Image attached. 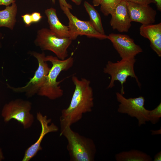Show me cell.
Here are the masks:
<instances>
[{
    "label": "cell",
    "instance_id": "obj_1",
    "mask_svg": "<svg viewBox=\"0 0 161 161\" xmlns=\"http://www.w3.org/2000/svg\"><path fill=\"white\" fill-rule=\"evenodd\" d=\"M72 80L75 90L69 106L61 111L60 125L71 126L80 120L83 114L92 112L94 106L90 80L84 78L80 80L74 75Z\"/></svg>",
    "mask_w": 161,
    "mask_h": 161
},
{
    "label": "cell",
    "instance_id": "obj_2",
    "mask_svg": "<svg viewBox=\"0 0 161 161\" xmlns=\"http://www.w3.org/2000/svg\"><path fill=\"white\" fill-rule=\"evenodd\" d=\"M61 125L60 136L66 139L71 161H93L96 152L93 140L73 131L70 126Z\"/></svg>",
    "mask_w": 161,
    "mask_h": 161
},
{
    "label": "cell",
    "instance_id": "obj_3",
    "mask_svg": "<svg viewBox=\"0 0 161 161\" xmlns=\"http://www.w3.org/2000/svg\"><path fill=\"white\" fill-rule=\"evenodd\" d=\"M46 61H49L52 66L47 75L45 83L39 90L40 96L46 97L51 100H54L61 97L64 91L59 84L62 80L57 81V78L61 72L68 70L73 65L74 59L71 56L67 58L62 60L52 55L46 56Z\"/></svg>",
    "mask_w": 161,
    "mask_h": 161
},
{
    "label": "cell",
    "instance_id": "obj_4",
    "mask_svg": "<svg viewBox=\"0 0 161 161\" xmlns=\"http://www.w3.org/2000/svg\"><path fill=\"white\" fill-rule=\"evenodd\" d=\"M72 41L69 38H59L49 29L43 28L37 31L34 43L42 50L51 51L58 58L63 60L68 56L67 49Z\"/></svg>",
    "mask_w": 161,
    "mask_h": 161
},
{
    "label": "cell",
    "instance_id": "obj_5",
    "mask_svg": "<svg viewBox=\"0 0 161 161\" xmlns=\"http://www.w3.org/2000/svg\"><path fill=\"white\" fill-rule=\"evenodd\" d=\"M136 61L134 58L121 59L117 62L108 61L103 69V72L111 76L110 81L107 88H113L114 86V82L118 81L121 85L120 93H125L123 84L126 83L128 77L135 79L139 87L141 86L138 79L135 74L134 65Z\"/></svg>",
    "mask_w": 161,
    "mask_h": 161
},
{
    "label": "cell",
    "instance_id": "obj_6",
    "mask_svg": "<svg viewBox=\"0 0 161 161\" xmlns=\"http://www.w3.org/2000/svg\"><path fill=\"white\" fill-rule=\"evenodd\" d=\"M31 107L32 103L29 101L17 99L4 105L1 115L5 122L14 119L21 124L24 129H27L34 122V116L30 112Z\"/></svg>",
    "mask_w": 161,
    "mask_h": 161
},
{
    "label": "cell",
    "instance_id": "obj_7",
    "mask_svg": "<svg viewBox=\"0 0 161 161\" xmlns=\"http://www.w3.org/2000/svg\"><path fill=\"white\" fill-rule=\"evenodd\" d=\"M30 54L35 58L38 63V67L34 75L24 86L18 87H12L7 84L8 87L16 93L25 92L28 97H31L38 93L40 88L45 82L46 78L50 69L45 60L44 52L41 53L35 51H30Z\"/></svg>",
    "mask_w": 161,
    "mask_h": 161
},
{
    "label": "cell",
    "instance_id": "obj_8",
    "mask_svg": "<svg viewBox=\"0 0 161 161\" xmlns=\"http://www.w3.org/2000/svg\"><path fill=\"white\" fill-rule=\"evenodd\" d=\"M116 96L119 103L117 110L118 112L126 114L131 117L136 118L139 127L149 122V110L145 107V99L143 97L127 98L119 92L116 93Z\"/></svg>",
    "mask_w": 161,
    "mask_h": 161
},
{
    "label": "cell",
    "instance_id": "obj_9",
    "mask_svg": "<svg viewBox=\"0 0 161 161\" xmlns=\"http://www.w3.org/2000/svg\"><path fill=\"white\" fill-rule=\"evenodd\" d=\"M60 7L68 19V26L70 31L74 34L77 36L84 35L89 38L100 40L107 39L108 35L97 32L89 21L80 20L71 13L69 9L64 6Z\"/></svg>",
    "mask_w": 161,
    "mask_h": 161
},
{
    "label": "cell",
    "instance_id": "obj_10",
    "mask_svg": "<svg viewBox=\"0 0 161 161\" xmlns=\"http://www.w3.org/2000/svg\"><path fill=\"white\" fill-rule=\"evenodd\" d=\"M107 39L111 41L122 59L134 58L143 51L134 40L126 35L111 33L108 35Z\"/></svg>",
    "mask_w": 161,
    "mask_h": 161
},
{
    "label": "cell",
    "instance_id": "obj_11",
    "mask_svg": "<svg viewBox=\"0 0 161 161\" xmlns=\"http://www.w3.org/2000/svg\"><path fill=\"white\" fill-rule=\"evenodd\" d=\"M36 118L41 125V132L37 140L25 151L22 161H29L35 156L38 151L42 150L41 143L45 135L49 133L57 132L58 130L54 123L49 125L51 119H48L46 115L43 116L40 112L37 113Z\"/></svg>",
    "mask_w": 161,
    "mask_h": 161
},
{
    "label": "cell",
    "instance_id": "obj_12",
    "mask_svg": "<svg viewBox=\"0 0 161 161\" xmlns=\"http://www.w3.org/2000/svg\"><path fill=\"white\" fill-rule=\"evenodd\" d=\"M126 2L131 22H139L142 25L152 24L155 22L157 12L149 5Z\"/></svg>",
    "mask_w": 161,
    "mask_h": 161
},
{
    "label": "cell",
    "instance_id": "obj_13",
    "mask_svg": "<svg viewBox=\"0 0 161 161\" xmlns=\"http://www.w3.org/2000/svg\"><path fill=\"white\" fill-rule=\"evenodd\" d=\"M110 24L112 29L120 32H127L131 24L127 2L122 0L111 14Z\"/></svg>",
    "mask_w": 161,
    "mask_h": 161
},
{
    "label": "cell",
    "instance_id": "obj_14",
    "mask_svg": "<svg viewBox=\"0 0 161 161\" xmlns=\"http://www.w3.org/2000/svg\"><path fill=\"white\" fill-rule=\"evenodd\" d=\"M47 18L49 30L55 35L61 38H69L72 40H75L77 35L72 33L68 26L63 24L57 16L55 9L51 7L44 11Z\"/></svg>",
    "mask_w": 161,
    "mask_h": 161
},
{
    "label": "cell",
    "instance_id": "obj_15",
    "mask_svg": "<svg viewBox=\"0 0 161 161\" xmlns=\"http://www.w3.org/2000/svg\"><path fill=\"white\" fill-rule=\"evenodd\" d=\"M140 33L149 40L150 46L159 57H161V23L142 25Z\"/></svg>",
    "mask_w": 161,
    "mask_h": 161
},
{
    "label": "cell",
    "instance_id": "obj_16",
    "mask_svg": "<svg viewBox=\"0 0 161 161\" xmlns=\"http://www.w3.org/2000/svg\"><path fill=\"white\" fill-rule=\"evenodd\" d=\"M17 12V6L16 2L10 6H6L4 9L0 10V28L5 27L13 30L16 22Z\"/></svg>",
    "mask_w": 161,
    "mask_h": 161
},
{
    "label": "cell",
    "instance_id": "obj_17",
    "mask_svg": "<svg viewBox=\"0 0 161 161\" xmlns=\"http://www.w3.org/2000/svg\"><path fill=\"white\" fill-rule=\"evenodd\" d=\"M117 161H151V156L141 151L133 149L119 153L115 155Z\"/></svg>",
    "mask_w": 161,
    "mask_h": 161
},
{
    "label": "cell",
    "instance_id": "obj_18",
    "mask_svg": "<svg viewBox=\"0 0 161 161\" xmlns=\"http://www.w3.org/2000/svg\"><path fill=\"white\" fill-rule=\"evenodd\" d=\"M84 6L89 15V21L99 33L102 34H105L101 17L98 11L93 6L86 1H84Z\"/></svg>",
    "mask_w": 161,
    "mask_h": 161
},
{
    "label": "cell",
    "instance_id": "obj_19",
    "mask_svg": "<svg viewBox=\"0 0 161 161\" xmlns=\"http://www.w3.org/2000/svg\"><path fill=\"white\" fill-rule=\"evenodd\" d=\"M122 0H101L100 4L101 12L106 16L111 14Z\"/></svg>",
    "mask_w": 161,
    "mask_h": 161
},
{
    "label": "cell",
    "instance_id": "obj_20",
    "mask_svg": "<svg viewBox=\"0 0 161 161\" xmlns=\"http://www.w3.org/2000/svg\"><path fill=\"white\" fill-rule=\"evenodd\" d=\"M148 120L152 124L157 123L161 117V103L155 109L152 110H149L148 113Z\"/></svg>",
    "mask_w": 161,
    "mask_h": 161
},
{
    "label": "cell",
    "instance_id": "obj_21",
    "mask_svg": "<svg viewBox=\"0 0 161 161\" xmlns=\"http://www.w3.org/2000/svg\"><path fill=\"white\" fill-rule=\"evenodd\" d=\"M24 22L27 26H30L32 23L31 14L26 13L21 16Z\"/></svg>",
    "mask_w": 161,
    "mask_h": 161
},
{
    "label": "cell",
    "instance_id": "obj_22",
    "mask_svg": "<svg viewBox=\"0 0 161 161\" xmlns=\"http://www.w3.org/2000/svg\"><path fill=\"white\" fill-rule=\"evenodd\" d=\"M126 2H129L141 4H148L153 3L156 4L154 0H123Z\"/></svg>",
    "mask_w": 161,
    "mask_h": 161
},
{
    "label": "cell",
    "instance_id": "obj_23",
    "mask_svg": "<svg viewBox=\"0 0 161 161\" xmlns=\"http://www.w3.org/2000/svg\"><path fill=\"white\" fill-rule=\"evenodd\" d=\"M31 15L32 23H38L42 18L41 13L38 12H33L31 14Z\"/></svg>",
    "mask_w": 161,
    "mask_h": 161
},
{
    "label": "cell",
    "instance_id": "obj_24",
    "mask_svg": "<svg viewBox=\"0 0 161 161\" xmlns=\"http://www.w3.org/2000/svg\"><path fill=\"white\" fill-rule=\"evenodd\" d=\"M15 0H0V6L3 5L7 6L16 2Z\"/></svg>",
    "mask_w": 161,
    "mask_h": 161
},
{
    "label": "cell",
    "instance_id": "obj_25",
    "mask_svg": "<svg viewBox=\"0 0 161 161\" xmlns=\"http://www.w3.org/2000/svg\"><path fill=\"white\" fill-rule=\"evenodd\" d=\"M59 1L60 7L64 6L69 9H72V5L67 3L66 0H59Z\"/></svg>",
    "mask_w": 161,
    "mask_h": 161
},
{
    "label": "cell",
    "instance_id": "obj_26",
    "mask_svg": "<svg viewBox=\"0 0 161 161\" xmlns=\"http://www.w3.org/2000/svg\"><path fill=\"white\" fill-rule=\"evenodd\" d=\"M154 161H161V151L157 153L154 156Z\"/></svg>",
    "mask_w": 161,
    "mask_h": 161
},
{
    "label": "cell",
    "instance_id": "obj_27",
    "mask_svg": "<svg viewBox=\"0 0 161 161\" xmlns=\"http://www.w3.org/2000/svg\"><path fill=\"white\" fill-rule=\"evenodd\" d=\"M155 2L157 9L161 10V0H154Z\"/></svg>",
    "mask_w": 161,
    "mask_h": 161
},
{
    "label": "cell",
    "instance_id": "obj_28",
    "mask_svg": "<svg viewBox=\"0 0 161 161\" xmlns=\"http://www.w3.org/2000/svg\"><path fill=\"white\" fill-rule=\"evenodd\" d=\"M92 3L94 6H98L100 5L101 0H92Z\"/></svg>",
    "mask_w": 161,
    "mask_h": 161
},
{
    "label": "cell",
    "instance_id": "obj_29",
    "mask_svg": "<svg viewBox=\"0 0 161 161\" xmlns=\"http://www.w3.org/2000/svg\"><path fill=\"white\" fill-rule=\"evenodd\" d=\"M3 153L1 148L0 147V161L3 160L4 159Z\"/></svg>",
    "mask_w": 161,
    "mask_h": 161
},
{
    "label": "cell",
    "instance_id": "obj_30",
    "mask_svg": "<svg viewBox=\"0 0 161 161\" xmlns=\"http://www.w3.org/2000/svg\"><path fill=\"white\" fill-rule=\"evenodd\" d=\"M77 5H80L82 2V0H71Z\"/></svg>",
    "mask_w": 161,
    "mask_h": 161
},
{
    "label": "cell",
    "instance_id": "obj_31",
    "mask_svg": "<svg viewBox=\"0 0 161 161\" xmlns=\"http://www.w3.org/2000/svg\"><path fill=\"white\" fill-rule=\"evenodd\" d=\"M152 134H161V132H161V129H160L159 130H156V131H151Z\"/></svg>",
    "mask_w": 161,
    "mask_h": 161
},
{
    "label": "cell",
    "instance_id": "obj_32",
    "mask_svg": "<svg viewBox=\"0 0 161 161\" xmlns=\"http://www.w3.org/2000/svg\"><path fill=\"white\" fill-rule=\"evenodd\" d=\"M2 38V35L1 33L0 32V47H1V40Z\"/></svg>",
    "mask_w": 161,
    "mask_h": 161
},
{
    "label": "cell",
    "instance_id": "obj_33",
    "mask_svg": "<svg viewBox=\"0 0 161 161\" xmlns=\"http://www.w3.org/2000/svg\"><path fill=\"white\" fill-rule=\"evenodd\" d=\"M52 2L53 3V4H55V0H51Z\"/></svg>",
    "mask_w": 161,
    "mask_h": 161
}]
</instances>
